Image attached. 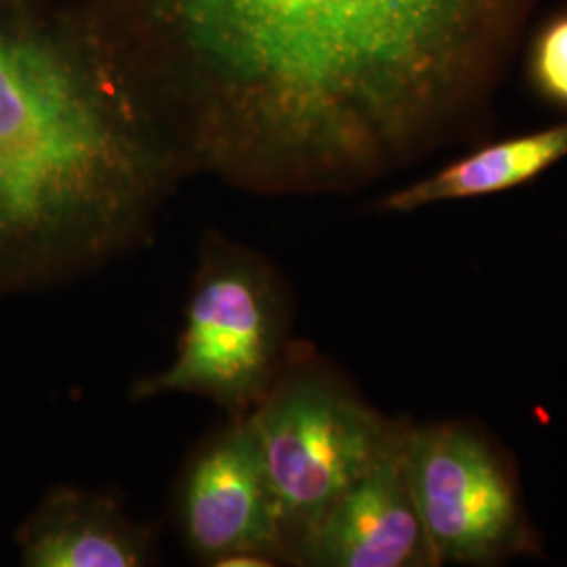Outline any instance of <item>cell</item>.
Returning a JSON list of instances; mask_svg holds the SVG:
<instances>
[{
	"label": "cell",
	"mask_w": 567,
	"mask_h": 567,
	"mask_svg": "<svg viewBox=\"0 0 567 567\" xmlns=\"http://www.w3.org/2000/svg\"><path fill=\"white\" fill-rule=\"evenodd\" d=\"M566 158L567 121H564L484 145L423 179L386 194L379 208L391 215H408L426 206L505 194L536 182Z\"/></svg>",
	"instance_id": "obj_9"
},
{
	"label": "cell",
	"mask_w": 567,
	"mask_h": 567,
	"mask_svg": "<svg viewBox=\"0 0 567 567\" xmlns=\"http://www.w3.org/2000/svg\"><path fill=\"white\" fill-rule=\"evenodd\" d=\"M402 461L437 567L494 566L534 553L517 484L473 429L405 425Z\"/></svg>",
	"instance_id": "obj_5"
},
{
	"label": "cell",
	"mask_w": 567,
	"mask_h": 567,
	"mask_svg": "<svg viewBox=\"0 0 567 567\" xmlns=\"http://www.w3.org/2000/svg\"><path fill=\"white\" fill-rule=\"evenodd\" d=\"M527 76L538 97L567 110V9L536 32L529 47Z\"/></svg>",
	"instance_id": "obj_10"
},
{
	"label": "cell",
	"mask_w": 567,
	"mask_h": 567,
	"mask_svg": "<svg viewBox=\"0 0 567 567\" xmlns=\"http://www.w3.org/2000/svg\"><path fill=\"white\" fill-rule=\"evenodd\" d=\"M182 177L76 18L0 2V290L140 248Z\"/></svg>",
	"instance_id": "obj_2"
},
{
	"label": "cell",
	"mask_w": 567,
	"mask_h": 567,
	"mask_svg": "<svg viewBox=\"0 0 567 567\" xmlns=\"http://www.w3.org/2000/svg\"><path fill=\"white\" fill-rule=\"evenodd\" d=\"M248 421L276 498L284 561L347 487L400 446L405 426L316 368L280 370Z\"/></svg>",
	"instance_id": "obj_4"
},
{
	"label": "cell",
	"mask_w": 567,
	"mask_h": 567,
	"mask_svg": "<svg viewBox=\"0 0 567 567\" xmlns=\"http://www.w3.org/2000/svg\"><path fill=\"white\" fill-rule=\"evenodd\" d=\"M25 566L142 567L156 557L152 532L97 489H58L21 540Z\"/></svg>",
	"instance_id": "obj_8"
},
{
	"label": "cell",
	"mask_w": 567,
	"mask_h": 567,
	"mask_svg": "<svg viewBox=\"0 0 567 567\" xmlns=\"http://www.w3.org/2000/svg\"><path fill=\"white\" fill-rule=\"evenodd\" d=\"M536 0H91L76 21L183 173L265 196L377 182L450 140Z\"/></svg>",
	"instance_id": "obj_1"
},
{
	"label": "cell",
	"mask_w": 567,
	"mask_h": 567,
	"mask_svg": "<svg viewBox=\"0 0 567 567\" xmlns=\"http://www.w3.org/2000/svg\"><path fill=\"white\" fill-rule=\"evenodd\" d=\"M177 522L187 550L208 566L284 561L278 507L248 414L231 416L189 461Z\"/></svg>",
	"instance_id": "obj_6"
},
{
	"label": "cell",
	"mask_w": 567,
	"mask_h": 567,
	"mask_svg": "<svg viewBox=\"0 0 567 567\" xmlns=\"http://www.w3.org/2000/svg\"><path fill=\"white\" fill-rule=\"evenodd\" d=\"M288 564L437 567L408 486L402 442L326 508L295 547Z\"/></svg>",
	"instance_id": "obj_7"
},
{
	"label": "cell",
	"mask_w": 567,
	"mask_h": 567,
	"mask_svg": "<svg viewBox=\"0 0 567 567\" xmlns=\"http://www.w3.org/2000/svg\"><path fill=\"white\" fill-rule=\"evenodd\" d=\"M288 301L261 255L210 231L203 240L171 364L137 381L133 400L200 395L248 414L282 370Z\"/></svg>",
	"instance_id": "obj_3"
}]
</instances>
